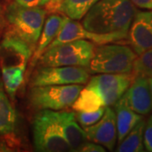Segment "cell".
Returning a JSON list of instances; mask_svg holds the SVG:
<instances>
[{
    "instance_id": "7402d4cb",
    "label": "cell",
    "mask_w": 152,
    "mask_h": 152,
    "mask_svg": "<svg viewBox=\"0 0 152 152\" xmlns=\"http://www.w3.org/2000/svg\"><path fill=\"white\" fill-rule=\"evenodd\" d=\"M131 74L133 77L144 76L148 79L152 78V48L136 57Z\"/></svg>"
},
{
    "instance_id": "83f0119b",
    "label": "cell",
    "mask_w": 152,
    "mask_h": 152,
    "mask_svg": "<svg viewBox=\"0 0 152 152\" xmlns=\"http://www.w3.org/2000/svg\"><path fill=\"white\" fill-rule=\"evenodd\" d=\"M15 2L20 5L28 7V8H34L40 6V0H15Z\"/></svg>"
},
{
    "instance_id": "cb8c5ba5",
    "label": "cell",
    "mask_w": 152,
    "mask_h": 152,
    "mask_svg": "<svg viewBox=\"0 0 152 152\" xmlns=\"http://www.w3.org/2000/svg\"><path fill=\"white\" fill-rule=\"evenodd\" d=\"M144 145L147 151L152 152V115L149 118L145 126Z\"/></svg>"
},
{
    "instance_id": "9a60e30c",
    "label": "cell",
    "mask_w": 152,
    "mask_h": 152,
    "mask_svg": "<svg viewBox=\"0 0 152 152\" xmlns=\"http://www.w3.org/2000/svg\"><path fill=\"white\" fill-rule=\"evenodd\" d=\"M115 114L118 140L121 142L143 118L140 114L128 107L120 99L115 103Z\"/></svg>"
},
{
    "instance_id": "f1b7e54d",
    "label": "cell",
    "mask_w": 152,
    "mask_h": 152,
    "mask_svg": "<svg viewBox=\"0 0 152 152\" xmlns=\"http://www.w3.org/2000/svg\"><path fill=\"white\" fill-rule=\"evenodd\" d=\"M4 24H5V18H4V14L3 11V7L0 3V32L2 31L3 28L4 26Z\"/></svg>"
},
{
    "instance_id": "4fadbf2b",
    "label": "cell",
    "mask_w": 152,
    "mask_h": 152,
    "mask_svg": "<svg viewBox=\"0 0 152 152\" xmlns=\"http://www.w3.org/2000/svg\"><path fill=\"white\" fill-rule=\"evenodd\" d=\"M65 18V15H60L54 13L47 19L41 33V36L38 40L37 47L31 56V60L30 64L31 69H32L33 67L36 65L42 54L46 51V49L48 48L49 45L52 43V42L57 37L60 30L64 26Z\"/></svg>"
},
{
    "instance_id": "6da1fadb",
    "label": "cell",
    "mask_w": 152,
    "mask_h": 152,
    "mask_svg": "<svg viewBox=\"0 0 152 152\" xmlns=\"http://www.w3.org/2000/svg\"><path fill=\"white\" fill-rule=\"evenodd\" d=\"M137 9L129 0H98L83 17L82 26L91 32L126 40Z\"/></svg>"
},
{
    "instance_id": "ac0fdd59",
    "label": "cell",
    "mask_w": 152,
    "mask_h": 152,
    "mask_svg": "<svg viewBox=\"0 0 152 152\" xmlns=\"http://www.w3.org/2000/svg\"><path fill=\"white\" fill-rule=\"evenodd\" d=\"M145 122L142 119L133 128V129L119 142L117 149L118 152H142L145 151L144 130Z\"/></svg>"
},
{
    "instance_id": "484cf974",
    "label": "cell",
    "mask_w": 152,
    "mask_h": 152,
    "mask_svg": "<svg viewBox=\"0 0 152 152\" xmlns=\"http://www.w3.org/2000/svg\"><path fill=\"white\" fill-rule=\"evenodd\" d=\"M63 0H50L46 4V11L50 12L52 14H54L56 12H58V8Z\"/></svg>"
},
{
    "instance_id": "7a4b0ae2",
    "label": "cell",
    "mask_w": 152,
    "mask_h": 152,
    "mask_svg": "<svg viewBox=\"0 0 152 152\" xmlns=\"http://www.w3.org/2000/svg\"><path fill=\"white\" fill-rule=\"evenodd\" d=\"M46 14V10L42 8L24 7L15 2L9 5L4 14V18L10 25L8 31L35 50L43 28Z\"/></svg>"
},
{
    "instance_id": "52a82bcc",
    "label": "cell",
    "mask_w": 152,
    "mask_h": 152,
    "mask_svg": "<svg viewBox=\"0 0 152 152\" xmlns=\"http://www.w3.org/2000/svg\"><path fill=\"white\" fill-rule=\"evenodd\" d=\"M89 71L77 66H41L33 75L31 86H61L86 84L89 80Z\"/></svg>"
},
{
    "instance_id": "5bb4252c",
    "label": "cell",
    "mask_w": 152,
    "mask_h": 152,
    "mask_svg": "<svg viewBox=\"0 0 152 152\" xmlns=\"http://www.w3.org/2000/svg\"><path fill=\"white\" fill-rule=\"evenodd\" d=\"M58 118L62 134L70 146L71 151H77L88 140L85 130L76 122L75 113L58 111Z\"/></svg>"
},
{
    "instance_id": "4dcf8cb0",
    "label": "cell",
    "mask_w": 152,
    "mask_h": 152,
    "mask_svg": "<svg viewBox=\"0 0 152 152\" xmlns=\"http://www.w3.org/2000/svg\"><path fill=\"white\" fill-rule=\"evenodd\" d=\"M148 80H149V86H150V90H151V94L152 98V78H149Z\"/></svg>"
},
{
    "instance_id": "7c38bea8",
    "label": "cell",
    "mask_w": 152,
    "mask_h": 152,
    "mask_svg": "<svg viewBox=\"0 0 152 152\" xmlns=\"http://www.w3.org/2000/svg\"><path fill=\"white\" fill-rule=\"evenodd\" d=\"M76 40L91 41L94 43H96L98 45L115 42V41L111 37L98 35L96 33L91 32L87 31L86 29L82 26V24L66 17L64 26L60 30L59 33L58 34L57 37L52 42V43L48 47V48H53L55 46H58L60 44L69 42L76 41Z\"/></svg>"
},
{
    "instance_id": "277c9868",
    "label": "cell",
    "mask_w": 152,
    "mask_h": 152,
    "mask_svg": "<svg viewBox=\"0 0 152 152\" xmlns=\"http://www.w3.org/2000/svg\"><path fill=\"white\" fill-rule=\"evenodd\" d=\"M33 144L37 151H71L70 146L62 134L58 111L41 110L34 117Z\"/></svg>"
},
{
    "instance_id": "3957f363",
    "label": "cell",
    "mask_w": 152,
    "mask_h": 152,
    "mask_svg": "<svg viewBox=\"0 0 152 152\" xmlns=\"http://www.w3.org/2000/svg\"><path fill=\"white\" fill-rule=\"evenodd\" d=\"M136 57L128 46L101 44L95 47L87 69L90 74H130Z\"/></svg>"
},
{
    "instance_id": "ba28073f",
    "label": "cell",
    "mask_w": 152,
    "mask_h": 152,
    "mask_svg": "<svg viewBox=\"0 0 152 152\" xmlns=\"http://www.w3.org/2000/svg\"><path fill=\"white\" fill-rule=\"evenodd\" d=\"M132 74H98L88 80L86 87L91 89L108 107L115 104L130 86Z\"/></svg>"
},
{
    "instance_id": "2e32d148",
    "label": "cell",
    "mask_w": 152,
    "mask_h": 152,
    "mask_svg": "<svg viewBox=\"0 0 152 152\" xmlns=\"http://www.w3.org/2000/svg\"><path fill=\"white\" fill-rule=\"evenodd\" d=\"M26 63L20 62L17 64L2 66V81L6 93L12 99L15 98L17 91L24 80Z\"/></svg>"
},
{
    "instance_id": "1f68e13d",
    "label": "cell",
    "mask_w": 152,
    "mask_h": 152,
    "mask_svg": "<svg viewBox=\"0 0 152 152\" xmlns=\"http://www.w3.org/2000/svg\"><path fill=\"white\" fill-rule=\"evenodd\" d=\"M1 49H2V47H1V46H0V51H1Z\"/></svg>"
},
{
    "instance_id": "44dd1931",
    "label": "cell",
    "mask_w": 152,
    "mask_h": 152,
    "mask_svg": "<svg viewBox=\"0 0 152 152\" xmlns=\"http://www.w3.org/2000/svg\"><path fill=\"white\" fill-rule=\"evenodd\" d=\"M1 47L2 48L10 51L11 53L18 56L20 59L26 63H27L31 58L34 52V50L27 43L10 31H7L4 35Z\"/></svg>"
},
{
    "instance_id": "8fae6325",
    "label": "cell",
    "mask_w": 152,
    "mask_h": 152,
    "mask_svg": "<svg viewBox=\"0 0 152 152\" xmlns=\"http://www.w3.org/2000/svg\"><path fill=\"white\" fill-rule=\"evenodd\" d=\"M120 100L137 113H150L152 111V98L148 78L144 76L134 77L130 86Z\"/></svg>"
},
{
    "instance_id": "30bf717a",
    "label": "cell",
    "mask_w": 152,
    "mask_h": 152,
    "mask_svg": "<svg viewBox=\"0 0 152 152\" xmlns=\"http://www.w3.org/2000/svg\"><path fill=\"white\" fill-rule=\"evenodd\" d=\"M87 140L113 151L118 139L116 114L109 107H106L102 117L96 124L85 127Z\"/></svg>"
},
{
    "instance_id": "e0dca14e",
    "label": "cell",
    "mask_w": 152,
    "mask_h": 152,
    "mask_svg": "<svg viewBox=\"0 0 152 152\" xmlns=\"http://www.w3.org/2000/svg\"><path fill=\"white\" fill-rule=\"evenodd\" d=\"M16 113L7 96L0 78V135L10 134L15 130Z\"/></svg>"
},
{
    "instance_id": "d6986e66",
    "label": "cell",
    "mask_w": 152,
    "mask_h": 152,
    "mask_svg": "<svg viewBox=\"0 0 152 152\" xmlns=\"http://www.w3.org/2000/svg\"><path fill=\"white\" fill-rule=\"evenodd\" d=\"M98 0H63L58 12L74 20H80Z\"/></svg>"
},
{
    "instance_id": "8992f818",
    "label": "cell",
    "mask_w": 152,
    "mask_h": 152,
    "mask_svg": "<svg viewBox=\"0 0 152 152\" xmlns=\"http://www.w3.org/2000/svg\"><path fill=\"white\" fill-rule=\"evenodd\" d=\"M82 88V85L78 84L31 86L30 102L40 111H61L73 105Z\"/></svg>"
},
{
    "instance_id": "9c48e42d",
    "label": "cell",
    "mask_w": 152,
    "mask_h": 152,
    "mask_svg": "<svg viewBox=\"0 0 152 152\" xmlns=\"http://www.w3.org/2000/svg\"><path fill=\"white\" fill-rule=\"evenodd\" d=\"M126 40L137 56L152 48V10L136 11Z\"/></svg>"
},
{
    "instance_id": "f546056e",
    "label": "cell",
    "mask_w": 152,
    "mask_h": 152,
    "mask_svg": "<svg viewBox=\"0 0 152 152\" xmlns=\"http://www.w3.org/2000/svg\"><path fill=\"white\" fill-rule=\"evenodd\" d=\"M50 0H40V6H45Z\"/></svg>"
},
{
    "instance_id": "d4e9b609",
    "label": "cell",
    "mask_w": 152,
    "mask_h": 152,
    "mask_svg": "<svg viewBox=\"0 0 152 152\" xmlns=\"http://www.w3.org/2000/svg\"><path fill=\"white\" fill-rule=\"evenodd\" d=\"M77 151L80 152H105L106 150L101 145H98L94 142H89V140L86 141L80 147Z\"/></svg>"
},
{
    "instance_id": "ffe728a7",
    "label": "cell",
    "mask_w": 152,
    "mask_h": 152,
    "mask_svg": "<svg viewBox=\"0 0 152 152\" xmlns=\"http://www.w3.org/2000/svg\"><path fill=\"white\" fill-rule=\"evenodd\" d=\"M72 107L77 112H93L101 107H106L101 97L86 86L82 88Z\"/></svg>"
},
{
    "instance_id": "5b68a950",
    "label": "cell",
    "mask_w": 152,
    "mask_h": 152,
    "mask_svg": "<svg viewBox=\"0 0 152 152\" xmlns=\"http://www.w3.org/2000/svg\"><path fill=\"white\" fill-rule=\"evenodd\" d=\"M95 45L87 40H76L48 48L39 58L41 66H77L87 68Z\"/></svg>"
},
{
    "instance_id": "4316f807",
    "label": "cell",
    "mask_w": 152,
    "mask_h": 152,
    "mask_svg": "<svg viewBox=\"0 0 152 152\" xmlns=\"http://www.w3.org/2000/svg\"><path fill=\"white\" fill-rule=\"evenodd\" d=\"M135 6L145 10H152V0H129Z\"/></svg>"
},
{
    "instance_id": "603a6c76",
    "label": "cell",
    "mask_w": 152,
    "mask_h": 152,
    "mask_svg": "<svg viewBox=\"0 0 152 152\" xmlns=\"http://www.w3.org/2000/svg\"><path fill=\"white\" fill-rule=\"evenodd\" d=\"M106 107H101L93 112H78L75 117L78 122L84 127H88L96 124L102 117Z\"/></svg>"
}]
</instances>
